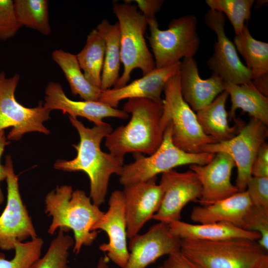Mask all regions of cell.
I'll use <instances>...</instances> for the list:
<instances>
[{
  "instance_id": "1",
  "label": "cell",
  "mask_w": 268,
  "mask_h": 268,
  "mask_svg": "<svg viewBox=\"0 0 268 268\" xmlns=\"http://www.w3.org/2000/svg\"><path fill=\"white\" fill-rule=\"evenodd\" d=\"M69 120L79 135V142L72 145L77 154L72 160H57L54 167L66 172H85L90 181L89 197L93 203L99 207L105 201L111 176H120L124 166V161L101 149L102 139L112 132V127L103 122L89 128L77 118L69 116Z\"/></svg>"
},
{
  "instance_id": "2",
  "label": "cell",
  "mask_w": 268,
  "mask_h": 268,
  "mask_svg": "<svg viewBox=\"0 0 268 268\" xmlns=\"http://www.w3.org/2000/svg\"><path fill=\"white\" fill-rule=\"evenodd\" d=\"M45 212L52 217L48 233L54 234L62 230H72L74 234L73 252L78 254L84 246H90L98 232L93 226L103 217L104 212L92 202L81 190L73 191L68 185L58 186L46 196Z\"/></svg>"
},
{
  "instance_id": "3",
  "label": "cell",
  "mask_w": 268,
  "mask_h": 268,
  "mask_svg": "<svg viewBox=\"0 0 268 268\" xmlns=\"http://www.w3.org/2000/svg\"><path fill=\"white\" fill-rule=\"evenodd\" d=\"M123 110L131 113V118L106 137L105 145L109 152L123 161L130 152L153 153L161 143L165 130L161 124L162 104L146 98H132Z\"/></svg>"
},
{
  "instance_id": "4",
  "label": "cell",
  "mask_w": 268,
  "mask_h": 268,
  "mask_svg": "<svg viewBox=\"0 0 268 268\" xmlns=\"http://www.w3.org/2000/svg\"><path fill=\"white\" fill-rule=\"evenodd\" d=\"M181 251L201 268H264L268 255L255 240L181 239Z\"/></svg>"
},
{
  "instance_id": "5",
  "label": "cell",
  "mask_w": 268,
  "mask_h": 268,
  "mask_svg": "<svg viewBox=\"0 0 268 268\" xmlns=\"http://www.w3.org/2000/svg\"><path fill=\"white\" fill-rule=\"evenodd\" d=\"M113 10L120 32L121 61L124 66L122 75L114 88L122 87L130 79L132 71L141 70L145 75L156 68L153 56L144 38L148 26L146 18L130 3H114Z\"/></svg>"
},
{
  "instance_id": "6",
  "label": "cell",
  "mask_w": 268,
  "mask_h": 268,
  "mask_svg": "<svg viewBox=\"0 0 268 268\" xmlns=\"http://www.w3.org/2000/svg\"><path fill=\"white\" fill-rule=\"evenodd\" d=\"M163 91L161 124L164 130L169 123L171 124L175 145L186 152L197 153L201 152L203 146L216 142L203 132L196 114L183 99L179 72L168 80Z\"/></svg>"
},
{
  "instance_id": "7",
  "label": "cell",
  "mask_w": 268,
  "mask_h": 268,
  "mask_svg": "<svg viewBox=\"0 0 268 268\" xmlns=\"http://www.w3.org/2000/svg\"><path fill=\"white\" fill-rule=\"evenodd\" d=\"M147 21L150 32L148 39L156 68L171 66L196 54L200 41L196 16L189 14L173 19L168 29L163 30L159 29L155 17Z\"/></svg>"
},
{
  "instance_id": "8",
  "label": "cell",
  "mask_w": 268,
  "mask_h": 268,
  "mask_svg": "<svg viewBox=\"0 0 268 268\" xmlns=\"http://www.w3.org/2000/svg\"><path fill=\"white\" fill-rule=\"evenodd\" d=\"M215 154L186 152L173 143L172 125L167 126L163 140L157 150L149 156L134 153V162L124 165L119 181L124 186L135 183L148 181L156 175L185 165H205L214 157Z\"/></svg>"
},
{
  "instance_id": "9",
  "label": "cell",
  "mask_w": 268,
  "mask_h": 268,
  "mask_svg": "<svg viewBox=\"0 0 268 268\" xmlns=\"http://www.w3.org/2000/svg\"><path fill=\"white\" fill-rule=\"evenodd\" d=\"M19 79L18 74L8 77L3 71L0 72V131L11 127L6 138L15 141L29 132L49 134L43 123L50 118V111L44 107L43 103L40 102L34 108H27L16 100L15 92Z\"/></svg>"
},
{
  "instance_id": "10",
  "label": "cell",
  "mask_w": 268,
  "mask_h": 268,
  "mask_svg": "<svg viewBox=\"0 0 268 268\" xmlns=\"http://www.w3.org/2000/svg\"><path fill=\"white\" fill-rule=\"evenodd\" d=\"M267 126L252 118L245 126H240L238 134L227 140L206 144L201 152L216 154L224 152L230 155L237 167L236 187L239 192L246 191L252 177L251 168L257 152L268 136Z\"/></svg>"
},
{
  "instance_id": "11",
  "label": "cell",
  "mask_w": 268,
  "mask_h": 268,
  "mask_svg": "<svg viewBox=\"0 0 268 268\" xmlns=\"http://www.w3.org/2000/svg\"><path fill=\"white\" fill-rule=\"evenodd\" d=\"M5 167L7 184L6 206L0 215V249L14 250L16 241L22 242L37 235L26 206L22 200L18 178L15 174L10 155L5 157Z\"/></svg>"
},
{
  "instance_id": "12",
  "label": "cell",
  "mask_w": 268,
  "mask_h": 268,
  "mask_svg": "<svg viewBox=\"0 0 268 268\" xmlns=\"http://www.w3.org/2000/svg\"><path fill=\"white\" fill-rule=\"evenodd\" d=\"M204 20L206 26L217 36L213 54L206 62L208 67L225 82L236 84L251 82V71L241 61L233 43L225 33V16L209 9Z\"/></svg>"
},
{
  "instance_id": "13",
  "label": "cell",
  "mask_w": 268,
  "mask_h": 268,
  "mask_svg": "<svg viewBox=\"0 0 268 268\" xmlns=\"http://www.w3.org/2000/svg\"><path fill=\"white\" fill-rule=\"evenodd\" d=\"M159 185L163 191L162 201L152 218L166 224L180 220L186 205L198 201L202 195L201 184L190 169L184 172L172 169L162 173Z\"/></svg>"
},
{
  "instance_id": "14",
  "label": "cell",
  "mask_w": 268,
  "mask_h": 268,
  "mask_svg": "<svg viewBox=\"0 0 268 268\" xmlns=\"http://www.w3.org/2000/svg\"><path fill=\"white\" fill-rule=\"evenodd\" d=\"M156 177L124 186L127 236L130 239L138 234L144 225L159 209L163 191L156 183Z\"/></svg>"
},
{
  "instance_id": "15",
  "label": "cell",
  "mask_w": 268,
  "mask_h": 268,
  "mask_svg": "<svg viewBox=\"0 0 268 268\" xmlns=\"http://www.w3.org/2000/svg\"><path fill=\"white\" fill-rule=\"evenodd\" d=\"M109 208L103 217L93 226V231L101 230L108 237L107 243L101 244L99 249L106 252L108 259L121 268H125L129 258L127 245V226L123 192H113L109 199Z\"/></svg>"
},
{
  "instance_id": "16",
  "label": "cell",
  "mask_w": 268,
  "mask_h": 268,
  "mask_svg": "<svg viewBox=\"0 0 268 268\" xmlns=\"http://www.w3.org/2000/svg\"><path fill=\"white\" fill-rule=\"evenodd\" d=\"M181 239L170 232L168 224L159 222L143 234L130 239L129 258L125 268H146L164 255L180 250Z\"/></svg>"
},
{
  "instance_id": "17",
  "label": "cell",
  "mask_w": 268,
  "mask_h": 268,
  "mask_svg": "<svg viewBox=\"0 0 268 268\" xmlns=\"http://www.w3.org/2000/svg\"><path fill=\"white\" fill-rule=\"evenodd\" d=\"M235 166L231 157L224 152L215 154L205 165H190V169L196 174L202 187L201 197L198 201L201 205L213 203L239 192L231 181Z\"/></svg>"
},
{
  "instance_id": "18",
  "label": "cell",
  "mask_w": 268,
  "mask_h": 268,
  "mask_svg": "<svg viewBox=\"0 0 268 268\" xmlns=\"http://www.w3.org/2000/svg\"><path fill=\"white\" fill-rule=\"evenodd\" d=\"M180 62L165 67L155 68L122 87L102 91L99 101L115 108L121 100L136 98L162 104L161 94L164 86L171 77L179 73Z\"/></svg>"
},
{
  "instance_id": "19",
  "label": "cell",
  "mask_w": 268,
  "mask_h": 268,
  "mask_svg": "<svg viewBox=\"0 0 268 268\" xmlns=\"http://www.w3.org/2000/svg\"><path fill=\"white\" fill-rule=\"evenodd\" d=\"M43 106L50 111L58 110L73 118H85L95 125L102 124L106 118L125 120L129 116L123 110L113 108L99 101L71 100L65 93L62 85L55 82H50L46 87Z\"/></svg>"
},
{
  "instance_id": "20",
  "label": "cell",
  "mask_w": 268,
  "mask_h": 268,
  "mask_svg": "<svg viewBox=\"0 0 268 268\" xmlns=\"http://www.w3.org/2000/svg\"><path fill=\"white\" fill-rule=\"evenodd\" d=\"M179 76L183 98L194 111L204 108L225 90V81L218 75L212 73L208 78L201 77L194 57L180 62Z\"/></svg>"
},
{
  "instance_id": "21",
  "label": "cell",
  "mask_w": 268,
  "mask_h": 268,
  "mask_svg": "<svg viewBox=\"0 0 268 268\" xmlns=\"http://www.w3.org/2000/svg\"><path fill=\"white\" fill-rule=\"evenodd\" d=\"M252 204L246 191L207 205L194 206L190 219L198 224L228 222L242 228Z\"/></svg>"
},
{
  "instance_id": "22",
  "label": "cell",
  "mask_w": 268,
  "mask_h": 268,
  "mask_svg": "<svg viewBox=\"0 0 268 268\" xmlns=\"http://www.w3.org/2000/svg\"><path fill=\"white\" fill-rule=\"evenodd\" d=\"M168 224L171 234L180 239L220 241L246 238L258 241L261 238L258 232L246 230L228 222L192 224L178 220Z\"/></svg>"
},
{
  "instance_id": "23",
  "label": "cell",
  "mask_w": 268,
  "mask_h": 268,
  "mask_svg": "<svg viewBox=\"0 0 268 268\" xmlns=\"http://www.w3.org/2000/svg\"><path fill=\"white\" fill-rule=\"evenodd\" d=\"M228 97V93L224 90L210 104L196 112L202 131L216 142L230 139L239 131L240 122L233 127L228 124V113L225 109Z\"/></svg>"
},
{
  "instance_id": "24",
  "label": "cell",
  "mask_w": 268,
  "mask_h": 268,
  "mask_svg": "<svg viewBox=\"0 0 268 268\" xmlns=\"http://www.w3.org/2000/svg\"><path fill=\"white\" fill-rule=\"evenodd\" d=\"M225 91L230 96L231 106L229 114L230 119H235V112L241 109L252 118L268 126V98L249 82L236 84L225 82Z\"/></svg>"
},
{
  "instance_id": "25",
  "label": "cell",
  "mask_w": 268,
  "mask_h": 268,
  "mask_svg": "<svg viewBox=\"0 0 268 268\" xmlns=\"http://www.w3.org/2000/svg\"><path fill=\"white\" fill-rule=\"evenodd\" d=\"M96 29L105 43L100 87L102 91H105L114 86L119 78L121 62L120 32L118 22L112 24L105 19L97 25Z\"/></svg>"
},
{
  "instance_id": "26",
  "label": "cell",
  "mask_w": 268,
  "mask_h": 268,
  "mask_svg": "<svg viewBox=\"0 0 268 268\" xmlns=\"http://www.w3.org/2000/svg\"><path fill=\"white\" fill-rule=\"evenodd\" d=\"M52 58L63 71L72 94L78 95L85 101H99L102 90L86 79L76 55L57 49L52 52Z\"/></svg>"
},
{
  "instance_id": "27",
  "label": "cell",
  "mask_w": 268,
  "mask_h": 268,
  "mask_svg": "<svg viewBox=\"0 0 268 268\" xmlns=\"http://www.w3.org/2000/svg\"><path fill=\"white\" fill-rule=\"evenodd\" d=\"M105 53V41L97 29H94L88 35L83 49L76 55L86 79L100 89Z\"/></svg>"
},
{
  "instance_id": "28",
  "label": "cell",
  "mask_w": 268,
  "mask_h": 268,
  "mask_svg": "<svg viewBox=\"0 0 268 268\" xmlns=\"http://www.w3.org/2000/svg\"><path fill=\"white\" fill-rule=\"evenodd\" d=\"M233 44L251 71L253 79L268 73V43L255 39L246 24L234 36Z\"/></svg>"
},
{
  "instance_id": "29",
  "label": "cell",
  "mask_w": 268,
  "mask_h": 268,
  "mask_svg": "<svg viewBox=\"0 0 268 268\" xmlns=\"http://www.w3.org/2000/svg\"><path fill=\"white\" fill-rule=\"evenodd\" d=\"M14 7L21 26L35 30L45 35L51 33L49 2L47 0H15Z\"/></svg>"
},
{
  "instance_id": "30",
  "label": "cell",
  "mask_w": 268,
  "mask_h": 268,
  "mask_svg": "<svg viewBox=\"0 0 268 268\" xmlns=\"http://www.w3.org/2000/svg\"><path fill=\"white\" fill-rule=\"evenodd\" d=\"M62 230L51 241L44 255L36 260L29 268H70L67 264L68 250L74 240Z\"/></svg>"
},
{
  "instance_id": "31",
  "label": "cell",
  "mask_w": 268,
  "mask_h": 268,
  "mask_svg": "<svg viewBox=\"0 0 268 268\" xmlns=\"http://www.w3.org/2000/svg\"><path fill=\"white\" fill-rule=\"evenodd\" d=\"M209 9L226 15L231 22L235 35L242 31L245 22L251 18L254 0H206Z\"/></svg>"
},
{
  "instance_id": "32",
  "label": "cell",
  "mask_w": 268,
  "mask_h": 268,
  "mask_svg": "<svg viewBox=\"0 0 268 268\" xmlns=\"http://www.w3.org/2000/svg\"><path fill=\"white\" fill-rule=\"evenodd\" d=\"M43 243V239L38 237L26 242L16 241L12 259L7 260L0 252V268H29L40 257Z\"/></svg>"
},
{
  "instance_id": "33",
  "label": "cell",
  "mask_w": 268,
  "mask_h": 268,
  "mask_svg": "<svg viewBox=\"0 0 268 268\" xmlns=\"http://www.w3.org/2000/svg\"><path fill=\"white\" fill-rule=\"evenodd\" d=\"M242 228L258 232L261 236L257 241L266 251H268V210L253 205L245 217Z\"/></svg>"
},
{
  "instance_id": "34",
  "label": "cell",
  "mask_w": 268,
  "mask_h": 268,
  "mask_svg": "<svg viewBox=\"0 0 268 268\" xmlns=\"http://www.w3.org/2000/svg\"><path fill=\"white\" fill-rule=\"evenodd\" d=\"M21 27L16 18L13 1L0 0V40L12 38Z\"/></svg>"
},
{
  "instance_id": "35",
  "label": "cell",
  "mask_w": 268,
  "mask_h": 268,
  "mask_svg": "<svg viewBox=\"0 0 268 268\" xmlns=\"http://www.w3.org/2000/svg\"><path fill=\"white\" fill-rule=\"evenodd\" d=\"M246 191L253 206L268 210V177L252 176Z\"/></svg>"
},
{
  "instance_id": "36",
  "label": "cell",
  "mask_w": 268,
  "mask_h": 268,
  "mask_svg": "<svg viewBox=\"0 0 268 268\" xmlns=\"http://www.w3.org/2000/svg\"><path fill=\"white\" fill-rule=\"evenodd\" d=\"M253 177H268V144L266 142L260 147L251 168Z\"/></svg>"
},
{
  "instance_id": "37",
  "label": "cell",
  "mask_w": 268,
  "mask_h": 268,
  "mask_svg": "<svg viewBox=\"0 0 268 268\" xmlns=\"http://www.w3.org/2000/svg\"><path fill=\"white\" fill-rule=\"evenodd\" d=\"M161 268H201L186 257L180 250L168 255Z\"/></svg>"
},
{
  "instance_id": "38",
  "label": "cell",
  "mask_w": 268,
  "mask_h": 268,
  "mask_svg": "<svg viewBox=\"0 0 268 268\" xmlns=\"http://www.w3.org/2000/svg\"><path fill=\"white\" fill-rule=\"evenodd\" d=\"M134 1L147 20L155 17V14L160 10L164 2L162 0H135Z\"/></svg>"
},
{
  "instance_id": "39",
  "label": "cell",
  "mask_w": 268,
  "mask_h": 268,
  "mask_svg": "<svg viewBox=\"0 0 268 268\" xmlns=\"http://www.w3.org/2000/svg\"><path fill=\"white\" fill-rule=\"evenodd\" d=\"M10 143L8 141L4 134V131H0V158L6 145ZM6 173L4 165H2L0 162V183L5 180ZM4 200L3 194L0 186V204H2Z\"/></svg>"
},
{
  "instance_id": "40",
  "label": "cell",
  "mask_w": 268,
  "mask_h": 268,
  "mask_svg": "<svg viewBox=\"0 0 268 268\" xmlns=\"http://www.w3.org/2000/svg\"><path fill=\"white\" fill-rule=\"evenodd\" d=\"M251 82L260 92L268 97V73L253 79Z\"/></svg>"
},
{
  "instance_id": "41",
  "label": "cell",
  "mask_w": 268,
  "mask_h": 268,
  "mask_svg": "<svg viewBox=\"0 0 268 268\" xmlns=\"http://www.w3.org/2000/svg\"><path fill=\"white\" fill-rule=\"evenodd\" d=\"M108 259L106 257H100L96 268H110L108 264Z\"/></svg>"
},
{
  "instance_id": "42",
  "label": "cell",
  "mask_w": 268,
  "mask_h": 268,
  "mask_svg": "<svg viewBox=\"0 0 268 268\" xmlns=\"http://www.w3.org/2000/svg\"><path fill=\"white\" fill-rule=\"evenodd\" d=\"M268 2V0H258L257 2H256V5L257 6L258 8H259L260 6H262L263 5H264V4Z\"/></svg>"
},
{
  "instance_id": "43",
  "label": "cell",
  "mask_w": 268,
  "mask_h": 268,
  "mask_svg": "<svg viewBox=\"0 0 268 268\" xmlns=\"http://www.w3.org/2000/svg\"><path fill=\"white\" fill-rule=\"evenodd\" d=\"M268 268V267H265V268Z\"/></svg>"
},
{
  "instance_id": "44",
  "label": "cell",
  "mask_w": 268,
  "mask_h": 268,
  "mask_svg": "<svg viewBox=\"0 0 268 268\" xmlns=\"http://www.w3.org/2000/svg\"><path fill=\"white\" fill-rule=\"evenodd\" d=\"M157 268H161V267H160H160H158Z\"/></svg>"
}]
</instances>
